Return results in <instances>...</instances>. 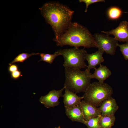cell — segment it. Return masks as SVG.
Masks as SVG:
<instances>
[{"mask_svg": "<svg viewBox=\"0 0 128 128\" xmlns=\"http://www.w3.org/2000/svg\"><path fill=\"white\" fill-rule=\"evenodd\" d=\"M39 9L47 23L51 26L55 34V39L64 32L72 23L74 12L59 3H46Z\"/></svg>", "mask_w": 128, "mask_h": 128, "instance_id": "obj_1", "label": "cell"}, {"mask_svg": "<svg viewBox=\"0 0 128 128\" xmlns=\"http://www.w3.org/2000/svg\"><path fill=\"white\" fill-rule=\"evenodd\" d=\"M54 40L60 47L68 45L79 48L96 47L94 36L86 28L76 22H72L66 31Z\"/></svg>", "mask_w": 128, "mask_h": 128, "instance_id": "obj_2", "label": "cell"}, {"mask_svg": "<svg viewBox=\"0 0 128 128\" xmlns=\"http://www.w3.org/2000/svg\"><path fill=\"white\" fill-rule=\"evenodd\" d=\"M64 86L76 93L84 92L90 83L92 73L85 70L65 68Z\"/></svg>", "mask_w": 128, "mask_h": 128, "instance_id": "obj_3", "label": "cell"}, {"mask_svg": "<svg viewBox=\"0 0 128 128\" xmlns=\"http://www.w3.org/2000/svg\"><path fill=\"white\" fill-rule=\"evenodd\" d=\"M84 92V101L97 107L104 100L112 96L113 90L106 83L95 82L90 83Z\"/></svg>", "mask_w": 128, "mask_h": 128, "instance_id": "obj_4", "label": "cell"}, {"mask_svg": "<svg viewBox=\"0 0 128 128\" xmlns=\"http://www.w3.org/2000/svg\"><path fill=\"white\" fill-rule=\"evenodd\" d=\"M57 51L60 55L64 58L63 66L65 68L80 69L87 67L85 62V55L87 52L84 49H79L74 47L60 49Z\"/></svg>", "mask_w": 128, "mask_h": 128, "instance_id": "obj_5", "label": "cell"}, {"mask_svg": "<svg viewBox=\"0 0 128 128\" xmlns=\"http://www.w3.org/2000/svg\"><path fill=\"white\" fill-rule=\"evenodd\" d=\"M93 36L96 43V48L102 50L107 54L111 55L115 54L118 44V41L106 34L96 33Z\"/></svg>", "mask_w": 128, "mask_h": 128, "instance_id": "obj_6", "label": "cell"}, {"mask_svg": "<svg viewBox=\"0 0 128 128\" xmlns=\"http://www.w3.org/2000/svg\"><path fill=\"white\" fill-rule=\"evenodd\" d=\"M65 88L64 86L60 90H53L50 91L45 96H41L39 101L47 108L57 106L60 103L59 99L60 97H62L63 92Z\"/></svg>", "mask_w": 128, "mask_h": 128, "instance_id": "obj_7", "label": "cell"}, {"mask_svg": "<svg viewBox=\"0 0 128 128\" xmlns=\"http://www.w3.org/2000/svg\"><path fill=\"white\" fill-rule=\"evenodd\" d=\"M101 32L109 35H112L117 41L128 42V22L124 21L121 22L115 28L109 31Z\"/></svg>", "mask_w": 128, "mask_h": 128, "instance_id": "obj_8", "label": "cell"}, {"mask_svg": "<svg viewBox=\"0 0 128 128\" xmlns=\"http://www.w3.org/2000/svg\"><path fill=\"white\" fill-rule=\"evenodd\" d=\"M104 52L102 50L98 49L95 52L91 54L87 53L85 55V59L87 61L88 65L85 70L90 72L91 69H95L97 65H100L103 62L104 59L103 55Z\"/></svg>", "mask_w": 128, "mask_h": 128, "instance_id": "obj_9", "label": "cell"}, {"mask_svg": "<svg viewBox=\"0 0 128 128\" xmlns=\"http://www.w3.org/2000/svg\"><path fill=\"white\" fill-rule=\"evenodd\" d=\"M98 108L102 115H114L119 106L116 100L112 96L103 101Z\"/></svg>", "mask_w": 128, "mask_h": 128, "instance_id": "obj_10", "label": "cell"}, {"mask_svg": "<svg viewBox=\"0 0 128 128\" xmlns=\"http://www.w3.org/2000/svg\"><path fill=\"white\" fill-rule=\"evenodd\" d=\"M65 92L62 97L65 109H70L79 105L81 100L84 99L83 96H77L76 93L66 88L65 89Z\"/></svg>", "mask_w": 128, "mask_h": 128, "instance_id": "obj_11", "label": "cell"}, {"mask_svg": "<svg viewBox=\"0 0 128 128\" xmlns=\"http://www.w3.org/2000/svg\"><path fill=\"white\" fill-rule=\"evenodd\" d=\"M79 104L86 121H88L92 118L101 115L98 108L90 103L82 100Z\"/></svg>", "mask_w": 128, "mask_h": 128, "instance_id": "obj_12", "label": "cell"}, {"mask_svg": "<svg viewBox=\"0 0 128 128\" xmlns=\"http://www.w3.org/2000/svg\"><path fill=\"white\" fill-rule=\"evenodd\" d=\"M65 113L72 121L84 124L85 120L80 104L71 108L65 109Z\"/></svg>", "mask_w": 128, "mask_h": 128, "instance_id": "obj_13", "label": "cell"}, {"mask_svg": "<svg viewBox=\"0 0 128 128\" xmlns=\"http://www.w3.org/2000/svg\"><path fill=\"white\" fill-rule=\"evenodd\" d=\"M95 69L94 73L91 75V78L97 79L100 82H104L111 74V71L106 66L101 64L98 68Z\"/></svg>", "mask_w": 128, "mask_h": 128, "instance_id": "obj_14", "label": "cell"}, {"mask_svg": "<svg viewBox=\"0 0 128 128\" xmlns=\"http://www.w3.org/2000/svg\"><path fill=\"white\" fill-rule=\"evenodd\" d=\"M116 118L114 115H101L99 123L101 128H111L114 124Z\"/></svg>", "mask_w": 128, "mask_h": 128, "instance_id": "obj_15", "label": "cell"}, {"mask_svg": "<svg viewBox=\"0 0 128 128\" xmlns=\"http://www.w3.org/2000/svg\"><path fill=\"white\" fill-rule=\"evenodd\" d=\"M123 13L120 8L118 7L113 6L108 9L107 14L108 17L110 19L115 20L121 17Z\"/></svg>", "mask_w": 128, "mask_h": 128, "instance_id": "obj_16", "label": "cell"}, {"mask_svg": "<svg viewBox=\"0 0 128 128\" xmlns=\"http://www.w3.org/2000/svg\"><path fill=\"white\" fill-rule=\"evenodd\" d=\"M60 55L57 51L55 52L54 54H52L41 53L40 54L41 59L38 62L43 61L50 64H51L55 58Z\"/></svg>", "mask_w": 128, "mask_h": 128, "instance_id": "obj_17", "label": "cell"}, {"mask_svg": "<svg viewBox=\"0 0 128 128\" xmlns=\"http://www.w3.org/2000/svg\"><path fill=\"white\" fill-rule=\"evenodd\" d=\"M101 115L92 118L88 121H85L84 124L88 128H101L100 124V120Z\"/></svg>", "mask_w": 128, "mask_h": 128, "instance_id": "obj_18", "label": "cell"}, {"mask_svg": "<svg viewBox=\"0 0 128 128\" xmlns=\"http://www.w3.org/2000/svg\"><path fill=\"white\" fill-rule=\"evenodd\" d=\"M40 53H32L31 54L22 53L19 54L16 56L14 60L9 64V65L16 62H23L31 56L39 55Z\"/></svg>", "mask_w": 128, "mask_h": 128, "instance_id": "obj_19", "label": "cell"}, {"mask_svg": "<svg viewBox=\"0 0 128 128\" xmlns=\"http://www.w3.org/2000/svg\"><path fill=\"white\" fill-rule=\"evenodd\" d=\"M118 46L119 47L124 59L128 60V42L122 44H118Z\"/></svg>", "mask_w": 128, "mask_h": 128, "instance_id": "obj_20", "label": "cell"}, {"mask_svg": "<svg viewBox=\"0 0 128 128\" xmlns=\"http://www.w3.org/2000/svg\"><path fill=\"white\" fill-rule=\"evenodd\" d=\"M79 1L80 2H84L86 4V8L85 10V12H87L88 6L90 5L98 2H105L104 0H79Z\"/></svg>", "mask_w": 128, "mask_h": 128, "instance_id": "obj_21", "label": "cell"}, {"mask_svg": "<svg viewBox=\"0 0 128 128\" xmlns=\"http://www.w3.org/2000/svg\"><path fill=\"white\" fill-rule=\"evenodd\" d=\"M21 75V72L18 70L11 73V77L14 79L18 78Z\"/></svg>", "mask_w": 128, "mask_h": 128, "instance_id": "obj_22", "label": "cell"}, {"mask_svg": "<svg viewBox=\"0 0 128 128\" xmlns=\"http://www.w3.org/2000/svg\"><path fill=\"white\" fill-rule=\"evenodd\" d=\"M18 67L15 64H13L9 65L8 68L9 72L11 73L18 70Z\"/></svg>", "mask_w": 128, "mask_h": 128, "instance_id": "obj_23", "label": "cell"}, {"mask_svg": "<svg viewBox=\"0 0 128 128\" xmlns=\"http://www.w3.org/2000/svg\"><path fill=\"white\" fill-rule=\"evenodd\" d=\"M55 128H61L60 126H59L58 127H55Z\"/></svg>", "mask_w": 128, "mask_h": 128, "instance_id": "obj_24", "label": "cell"}]
</instances>
